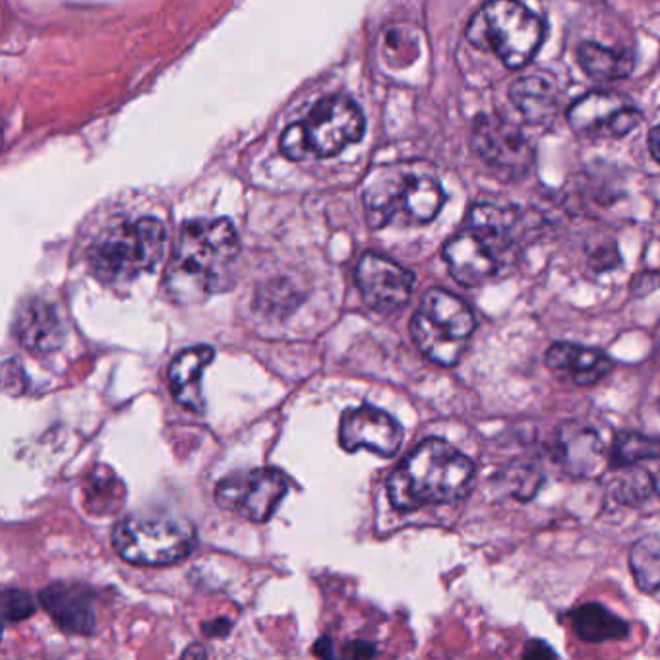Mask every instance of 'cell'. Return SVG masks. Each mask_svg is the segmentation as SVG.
Here are the masks:
<instances>
[{
  "instance_id": "6da1fadb",
  "label": "cell",
  "mask_w": 660,
  "mask_h": 660,
  "mask_svg": "<svg viewBox=\"0 0 660 660\" xmlns=\"http://www.w3.org/2000/svg\"><path fill=\"white\" fill-rule=\"evenodd\" d=\"M241 243L229 220H194L176 236L165 291L176 304H196L233 285Z\"/></svg>"
},
{
  "instance_id": "7a4b0ae2",
  "label": "cell",
  "mask_w": 660,
  "mask_h": 660,
  "mask_svg": "<svg viewBox=\"0 0 660 660\" xmlns=\"http://www.w3.org/2000/svg\"><path fill=\"white\" fill-rule=\"evenodd\" d=\"M475 464L449 441L428 438L397 465L387 480L395 509L415 511L425 506L456 504L471 493Z\"/></svg>"
},
{
  "instance_id": "3957f363",
  "label": "cell",
  "mask_w": 660,
  "mask_h": 660,
  "mask_svg": "<svg viewBox=\"0 0 660 660\" xmlns=\"http://www.w3.org/2000/svg\"><path fill=\"white\" fill-rule=\"evenodd\" d=\"M444 204L446 192L438 176L417 163L382 169L366 183V217L373 229L426 225L436 220Z\"/></svg>"
},
{
  "instance_id": "277c9868",
  "label": "cell",
  "mask_w": 660,
  "mask_h": 660,
  "mask_svg": "<svg viewBox=\"0 0 660 660\" xmlns=\"http://www.w3.org/2000/svg\"><path fill=\"white\" fill-rule=\"evenodd\" d=\"M165 246L167 231L161 221H114L93 241L88 264L99 282H132L160 264Z\"/></svg>"
},
{
  "instance_id": "5b68a950",
  "label": "cell",
  "mask_w": 660,
  "mask_h": 660,
  "mask_svg": "<svg viewBox=\"0 0 660 660\" xmlns=\"http://www.w3.org/2000/svg\"><path fill=\"white\" fill-rule=\"evenodd\" d=\"M480 51L496 54L508 69H521L531 62L545 39V22L531 8L498 0L488 2L473 16L465 31Z\"/></svg>"
},
{
  "instance_id": "8992f818",
  "label": "cell",
  "mask_w": 660,
  "mask_h": 660,
  "mask_svg": "<svg viewBox=\"0 0 660 660\" xmlns=\"http://www.w3.org/2000/svg\"><path fill=\"white\" fill-rule=\"evenodd\" d=\"M365 114L345 95L319 99L303 121L293 122L282 136L288 160L332 158L365 136Z\"/></svg>"
},
{
  "instance_id": "52a82bcc",
  "label": "cell",
  "mask_w": 660,
  "mask_h": 660,
  "mask_svg": "<svg viewBox=\"0 0 660 660\" xmlns=\"http://www.w3.org/2000/svg\"><path fill=\"white\" fill-rule=\"evenodd\" d=\"M475 327L471 306L444 288H430L410 319V335L418 349L440 366H456L461 361Z\"/></svg>"
},
{
  "instance_id": "ba28073f",
  "label": "cell",
  "mask_w": 660,
  "mask_h": 660,
  "mask_svg": "<svg viewBox=\"0 0 660 660\" xmlns=\"http://www.w3.org/2000/svg\"><path fill=\"white\" fill-rule=\"evenodd\" d=\"M194 527L181 517L132 516L114 527L116 555L136 566H171L190 556Z\"/></svg>"
},
{
  "instance_id": "9c48e42d",
  "label": "cell",
  "mask_w": 660,
  "mask_h": 660,
  "mask_svg": "<svg viewBox=\"0 0 660 660\" xmlns=\"http://www.w3.org/2000/svg\"><path fill=\"white\" fill-rule=\"evenodd\" d=\"M471 148L501 181L516 183L531 173L535 148L524 130L498 113H480L471 129Z\"/></svg>"
},
{
  "instance_id": "30bf717a",
  "label": "cell",
  "mask_w": 660,
  "mask_h": 660,
  "mask_svg": "<svg viewBox=\"0 0 660 660\" xmlns=\"http://www.w3.org/2000/svg\"><path fill=\"white\" fill-rule=\"evenodd\" d=\"M288 493L285 473L272 467L235 473L215 486V500L221 508L235 511L254 524H266Z\"/></svg>"
},
{
  "instance_id": "8fae6325",
  "label": "cell",
  "mask_w": 660,
  "mask_h": 660,
  "mask_svg": "<svg viewBox=\"0 0 660 660\" xmlns=\"http://www.w3.org/2000/svg\"><path fill=\"white\" fill-rule=\"evenodd\" d=\"M566 119L579 138L618 140L638 129L643 113L620 93L589 92L569 105Z\"/></svg>"
},
{
  "instance_id": "7c38bea8",
  "label": "cell",
  "mask_w": 660,
  "mask_h": 660,
  "mask_svg": "<svg viewBox=\"0 0 660 660\" xmlns=\"http://www.w3.org/2000/svg\"><path fill=\"white\" fill-rule=\"evenodd\" d=\"M357 287L373 311L389 314L407 306L415 288V275L394 260L366 252L357 266Z\"/></svg>"
},
{
  "instance_id": "4fadbf2b",
  "label": "cell",
  "mask_w": 660,
  "mask_h": 660,
  "mask_svg": "<svg viewBox=\"0 0 660 660\" xmlns=\"http://www.w3.org/2000/svg\"><path fill=\"white\" fill-rule=\"evenodd\" d=\"M403 436V426L373 405L345 410L339 425V444L345 451L368 449L379 457H394L402 448Z\"/></svg>"
},
{
  "instance_id": "5bb4252c",
  "label": "cell",
  "mask_w": 660,
  "mask_h": 660,
  "mask_svg": "<svg viewBox=\"0 0 660 660\" xmlns=\"http://www.w3.org/2000/svg\"><path fill=\"white\" fill-rule=\"evenodd\" d=\"M552 459L566 475L576 478L595 477L607 461L608 451L599 430L581 420H566L556 428Z\"/></svg>"
},
{
  "instance_id": "9a60e30c",
  "label": "cell",
  "mask_w": 660,
  "mask_h": 660,
  "mask_svg": "<svg viewBox=\"0 0 660 660\" xmlns=\"http://www.w3.org/2000/svg\"><path fill=\"white\" fill-rule=\"evenodd\" d=\"M441 256L448 264L449 274L464 287H475L490 280L500 270L501 262L493 248L464 227L444 244Z\"/></svg>"
},
{
  "instance_id": "2e32d148",
  "label": "cell",
  "mask_w": 660,
  "mask_h": 660,
  "mask_svg": "<svg viewBox=\"0 0 660 660\" xmlns=\"http://www.w3.org/2000/svg\"><path fill=\"white\" fill-rule=\"evenodd\" d=\"M39 600L61 630L77 636H92L95 630L93 597L84 585H49L39 595Z\"/></svg>"
},
{
  "instance_id": "e0dca14e",
  "label": "cell",
  "mask_w": 660,
  "mask_h": 660,
  "mask_svg": "<svg viewBox=\"0 0 660 660\" xmlns=\"http://www.w3.org/2000/svg\"><path fill=\"white\" fill-rule=\"evenodd\" d=\"M545 365L552 373L571 382L573 386L589 387L599 384L612 373L615 363L605 351L583 347L576 343L560 342L550 345L545 355Z\"/></svg>"
},
{
  "instance_id": "ac0fdd59",
  "label": "cell",
  "mask_w": 660,
  "mask_h": 660,
  "mask_svg": "<svg viewBox=\"0 0 660 660\" xmlns=\"http://www.w3.org/2000/svg\"><path fill=\"white\" fill-rule=\"evenodd\" d=\"M610 500L623 508L653 514L660 509V469H649L643 465L608 469L605 478Z\"/></svg>"
},
{
  "instance_id": "d6986e66",
  "label": "cell",
  "mask_w": 660,
  "mask_h": 660,
  "mask_svg": "<svg viewBox=\"0 0 660 660\" xmlns=\"http://www.w3.org/2000/svg\"><path fill=\"white\" fill-rule=\"evenodd\" d=\"M465 227L480 236L500 258L511 251L521 236V212L514 205L475 204L467 215Z\"/></svg>"
},
{
  "instance_id": "ffe728a7",
  "label": "cell",
  "mask_w": 660,
  "mask_h": 660,
  "mask_svg": "<svg viewBox=\"0 0 660 660\" xmlns=\"http://www.w3.org/2000/svg\"><path fill=\"white\" fill-rule=\"evenodd\" d=\"M215 351L207 345H197L181 351L169 366V384L176 403L186 409L202 413L205 409L204 394H202V376L207 366L212 365Z\"/></svg>"
},
{
  "instance_id": "44dd1931",
  "label": "cell",
  "mask_w": 660,
  "mask_h": 660,
  "mask_svg": "<svg viewBox=\"0 0 660 660\" xmlns=\"http://www.w3.org/2000/svg\"><path fill=\"white\" fill-rule=\"evenodd\" d=\"M16 335L26 349L51 353L61 347L64 332L53 306L41 298H31L18 312Z\"/></svg>"
},
{
  "instance_id": "7402d4cb",
  "label": "cell",
  "mask_w": 660,
  "mask_h": 660,
  "mask_svg": "<svg viewBox=\"0 0 660 660\" xmlns=\"http://www.w3.org/2000/svg\"><path fill=\"white\" fill-rule=\"evenodd\" d=\"M509 99L525 121L535 126H547L555 121L560 109V92L555 80L540 74L519 78L509 85Z\"/></svg>"
},
{
  "instance_id": "603a6c76",
  "label": "cell",
  "mask_w": 660,
  "mask_h": 660,
  "mask_svg": "<svg viewBox=\"0 0 660 660\" xmlns=\"http://www.w3.org/2000/svg\"><path fill=\"white\" fill-rule=\"evenodd\" d=\"M569 628L585 643H612L630 638L631 626L600 602H583L566 615Z\"/></svg>"
},
{
  "instance_id": "cb8c5ba5",
  "label": "cell",
  "mask_w": 660,
  "mask_h": 660,
  "mask_svg": "<svg viewBox=\"0 0 660 660\" xmlns=\"http://www.w3.org/2000/svg\"><path fill=\"white\" fill-rule=\"evenodd\" d=\"M577 62L587 77L597 80H622L636 69V57L626 49H612L585 41L577 49Z\"/></svg>"
},
{
  "instance_id": "d4e9b609",
  "label": "cell",
  "mask_w": 660,
  "mask_h": 660,
  "mask_svg": "<svg viewBox=\"0 0 660 660\" xmlns=\"http://www.w3.org/2000/svg\"><path fill=\"white\" fill-rule=\"evenodd\" d=\"M631 576L639 591L654 595L660 591V537L647 535L633 542L628 556Z\"/></svg>"
},
{
  "instance_id": "484cf974",
  "label": "cell",
  "mask_w": 660,
  "mask_h": 660,
  "mask_svg": "<svg viewBox=\"0 0 660 660\" xmlns=\"http://www.w3.org/2000/svg\"><path fill=\"white\" fill-rule=\"evenodd\" d=\"M654 459H660V438L647 434H616L608 449V469H623Z\"/></svg>"
},
{
  "instance_id": "4316f807",
  "label": "cell",
  "mask_w": 660,
  "mask_h": 660,
  "mask_svg": "<svg viewBox=\"0 0 660 660\" xmlns=\"http://www.w3.org/2000/svg\"><path fill=\"white\" fill-rule=\"evenodd\" d=\"M542 478H545L542 473L535 465H511V467L501 471V480H504L506 493L517 498V500H531L532 496L539 493Z\"/></svg>"
},
{
  "instance_id": "83f0119b",
  "label": "cell",
  "mask_w": 660,
  "mask_h": 660,
  "mask_svg": "<svg viewBox=\"0 0 660 660\" xmlns=\"http://www.w3.org/2000/svg\"><path fill=\"white\" fill-rule=\"evenodd\" d=\"M417 39L409 31L389 30L384 39V57L392 67H405L417 59Z\"/></svg>"
},
{
  "instance_id": "f1b7e54d",
  "label": "cell",
  "mask_w": 660,
  "mask_h": 660,
  "mask_svg": "<svg viewBox=\"0 0 660 660\" xmlns=\"http://www.w3.org/2000/svg\"><path fill=\"white\" fill-rule=\"evenodd\" d=\"M2 610H4V622L16 623L33 615L35 605L28 592L7 589L2 599Z\"/></svg>"
},
{
  "instance_id": "f546056e",
  "label": "cell",
  "mask_w": 660,
  "mask_h": 660,
  "mask_svg": "<svg viewBox=\"0 0 660 660\" xmlns=\"http://www.w3.org/2000/svg\"><path fill=\"white\" fill-rule=\"evenodd\" d=\"M618 264H620V254H618L615 244L612 246H600L599 251L592 254L591 266L597 272H607V270H612Z\"/></svg>"
},
{
  "instance_id": "4dcf8cb0",
  "label": "cell",
  "mask_w": 660,
  "mask_h": 660,
  "mask_svg": "<svg viewBox=\"0 0 660 660\" xmlns=\"http://www.w3.org/2000/svg\"><path fill=\"white\" fill-rule=\"evenodd\" d=\"M555 649L545 643L542 639H529L524 647L521 660H556Z\"/></svg>"
},
{
  "instance_id": "1f68e13d",
  "label": "cell",
  "mask_w": 660,
  "mask_h": 660,
  "mask_svg": "<svg viewBox=\"0 0 660 660\" xmlns=\"http://www.w3.org/2000/svg\"><path fill=\"white\" fill-rule=\"evenodd\" d=\"M647 144H649V152L653 155V160L660 163V124L649 132Z\"/></svg>"
}]
</instances>
